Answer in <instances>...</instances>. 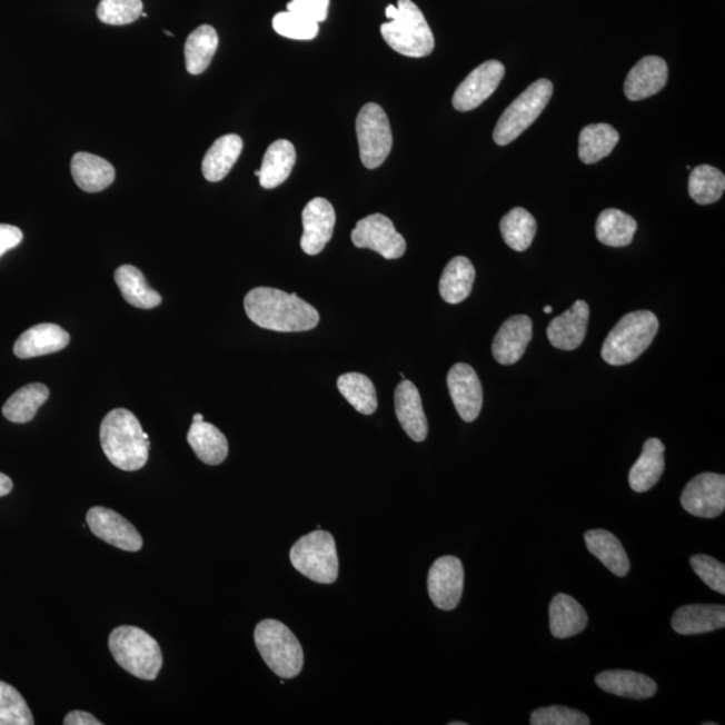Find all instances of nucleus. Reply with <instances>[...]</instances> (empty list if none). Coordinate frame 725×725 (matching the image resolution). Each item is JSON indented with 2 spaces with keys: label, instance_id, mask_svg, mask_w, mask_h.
<instances>
[{
  "label": "nucleus",
  "instance_id": "f257e3e1",
  "mask_svg": "<svg viewBox=\"0 0 725 725\" xmlns=\"http://www.w3.org/2000/svg\"><path fill=\"white\" fill-rule=\"evenodd\" d=\"M246 315L256 326L276 332H306L317 327V309L296 294L260 287L250 290L244 300Z\"/></svg>",
  "mask_w": 725,
  "mask_h": 725
},
{
  "label": "nucleus",
  "instance_id": "f03ea898",
  "mask_svg": "<svg viewBox=\"0 0 725 725\" xmlns=\"http://www.w3.org/2000/svg\"><path fill=\"white\" fill-rule=\"evenodd\" d=\"M100 443L109 463L125 471L145 468L148 463L150 438L139 419L127 409L107 414L100 427Z\"/></svg>",
  "mask_w": 725,
  "mask_h": 725
},
{
  "label": "nucleus",
  "instance_id": "7ed1b4c3",
  "mask_svg": "<svg viewBox=\"0 0 725 725\" xmlns=\"http://www.w3.org/2000/svg\"><path fill=\"white\" fill-rule=\"evenodd\" d=\"M115 662L129 675L153 682L163 666V653L157 639L136 626H119L108 640Z\"/></svg>",
  "mask_w": 725,
  "mask_h": 725
},
{
  "label": "nucleus",
  "instance_id": "20e7f679",
  "mask_svg": "<svg viewBox=\"0 0 725 725\" xmlns=\"http://www.w3.org/2000/svg\"><path fill=\"white\" fill-rule=\"evenodd\" d=\"M658 328L657 316L650 310L627 314L607 335L602 359L610 366L629 365L650 347Z\"/></svg>",
  "mask_w": 725,
  "mask_h": 725
},
{
  "label": "nucleus",
  "instance_id": "39448f33",
  "mask_svg": "<svg viewBox=\"0 0 725 725\" xmlns=\"http://www.w3.org/2000/svg\"><path fill=\"white\" fill-rule=\"evenodd\" d=\"M398 16L380 26L381 37L397 53L423 58L433 53V31L423 11L411 0H398Z\"/></svg>",
  "mask_w": 725,
  "mask_h": 725
},
{
  "label": "nucleus",
  "instance_id": "423d86ee",
  "mask_svg": "<svg viewBox=\"0 0 725 725\" xmlns=\"http://www.w3.org/2000/svg\"><path fill=\"white\" fill-rule=\"evenodd\" d=\"M255 643L265 662L278 677L295 678L304 666V652L292 630L280 620L265 619L256 626Z\"/></svg>",
  "mask_w": 725,
  "mask_h": 725
},
{
  "label": "nucleus",
  "instance_id": "0eeeda50",
  "mask_svg": "<svg viewBox=\"0 0 725 725\" xmlns=\"http://www.w3.org/2000/svg\"><path fill=\"white\" fill-rule=\"evenodd\" d=\"M290 562L297 572L317 584L332 585L338 579L339 558L334 536L320 528L295 543Z\"/></svg>",
  "mask_w": 725,
  "mask_h": 725
},
{
  "label": "nucleus",
  "instance_id": "6e6552de",
  "mask_svg": "<svg viewBox=\"0 0 725 725\" xmlns=\"http://www.w3.org/2000/svg\"><path fill=\"white\" fill-rule=\"evenodd\" d=\"M553 93V82L546 79L537 80L524 90L498 119L494 131L496 145L508 146L527 131L546 109Z\"/></svg>",
  "mask_w": 725,
  "mask_h": 725
},
{
  "label": "nucleus",
  "instance_id": "1a4fd4ad",
  "mask_svg": "<svg viewBox=\"0 0 725 725\" xmlns=\"http://www.w3.org/2000/svg\"><path fill=\"white\" fill-rule=\"evenodd\" d=\"M360 160L368 170L385 163L393 150V132L385 109L368 102L356 119Z\"/></svg>",
  "mask_w": 725,
  "mask_h": 725
},
{
  "label": "nucleus",
  "instance_id": "9d476101",
  "mask_svg": "<svg viewBox=\"0 0 725 725\" xmlns=\"http://www.w3.org/2000/svg\"><path fill=\"white\" fill-rule=\"evenodd\" d=\"M351 238L356 248L377 251L386 260H398L407 249L405 238L384 213H373L360 219L351 232Z\"/></svg>",
  "mask_w": 725,
  "mask_h": 725
},
{
  "label": "nucleus",
  "instance_id": "9b49d317",
  "mask_svg": "<svg viewBox=\"0 0 725 725\" xmlns=\"http://www.w3.org/2000/svg\"><path fill=\"white\" fill-rule=\"evenodd\" d=\"M464 579V566L456 556H443L434 562L427 576L433 604L445 612L455 610L463 598Z\"/></svg>",
  "mask_w": 725,
  "mask_h": 725
},
{
  "label": "nucleus",
  "instance_id": "f8f14e48",
  "mask_svg": "<svg viewBox=\"0 0 725 725\" xmlns=\"http://www.w3.org/2000/svg\"><path fill=\"white\" fill-rule=\"evenodd\" d=\"M682 505L686 513L715 519L725 509V476L702 474L686 484L682 495Z\"/></svg>",
  "mask_w": 725,
  "mask_h": 725
},
{
  "label": "nucleus",
  "instance_id": "ddd939ff",
  "mask_svg": "<svg viewBox=\"0 0 725 725\" xmlns=\"http://www.w3.org/2000/svg\"><path fill=\"white\" fill-rule=\"evenodd\" d=\"M87 524L95 536L122 552L138 553L145 544L133 524L115 513L113 509L90 508L87 514Z\"/></svg>",
  "mask_w": 725,
  "mask_h": 725
},
{
  "label": "nucleus",
  "instance_id": "4468645a",
  "mask_svg": "<svg viewBox=\"0 0 725 725\" xmlns=\"http://www.w3.org/2000/svg\"><path fill=\"white\" fill-rule=\"evenodd\" d=\"M504 75L505 68L501 62L496 60L484 62L459 83L453 96V107L458 112L474 111L495 93Z\"/></svg>",
  "mask_w": 725,
  "mask_h": 725
},
{
  "label": "nucleus",
  "instance_id": "2eb2a0df",
  "mask_svg": "<svg viewBox=\"0 0 725 725\" xmlns=\"http://www.w3.org/2000/svg\"><path fill=\"white\" fill-rule=\"evenodd\" d=\"M448 387L458 416L465 423H475L483 407V386L474 367L457 362L448 374Z\"/></svg>",
  "mask_w": 725,
  "mask_h": 725
},
{
  "label": "nucleus",
  "instance_id": "dca6fc26",
  "mask_svg": "<svg viewBox=\"0 0 725 725\" xmlns=\"http://www.w3.org/2000/svg\"><path fill=\"white\" fill-rule=\"evenodd\" d=\"M336 224V212L331 202L315 198L302 210L301 249L308 256L319 255L331 241Z\"/></svg>",
  "mask_w": 725,
  "mask_h": 725
},
{
  "label": "nucleus",
  "instance_id": "f3484780",
  "mask_svg": "<svg viewBox=\"0 0 725 725\" xmlns=\"http://www.w3.org/2000/svg\"><path fill=\"white\" fill-rule=\"evenodd\" d=\"M533 340V320L528 316L516 315L505 320L491 345V354L503 366H513L523 358Z\"/></svg>",
  "mask_w": 725,
  "mask_h": 725
},
{
  "label": "nucleus",
  "instance_id": "a211bd4d",
  "mask_svg": "<svg viewBox=\"0 0 725 725\" xmlns=\"http://www.w3.org/2000/svg\"><path fill=\"white\" fill-rule=\"evenodd\" d=\"M588 320H590L588 304L584 300L575 301L565 314L549 322L547 338L555 348L574 351L585 341Z\"/></svg>",
  "mask_w": 725,
  "mask_h": 725
},
{
  "label": "nucleus",
  "instance_id": "6ab92c4d",
  "mask_svg": "<svg viewBox=\"0 0 725 725\" xmlns=\"http://www.w3.org/2000/svg\"><path fill=\"white\" fill-rule=\"evenodd\" d=\"M668 64L662 57H644L626 77L627 100L640 101L662 92L668 82Z\"/></svg>",
  "mask_w": 725,
  "mask_h": 725
},
{
  "label": "nucleus",
  "instance_id": "aec40b11",
  "mask_svg": "<svg viewBox=\"0 0 725 725\" xmlns=\"http://www.w3.org/2000/svg\"><path fill=\"white\" fill-rule=\"evenodd\" d=\"M395 413L400 426L413 441L424 443L429 425H427L426 414L424 411L423 398H420L418 388L410 380H403L395 388L394 394Z\"/></svg>",
  "mask_w": 725,
  "mask_h": 725
},
{
  "label": "nucleus",
  "instance_id": "412c9836",
  "mask_svg": "<svg viewBox=\"0 0 725 725\" xmlns=\"http://www.w3.org/2000/svg\"><path fill=\"white\" fill-rule=\"evenodd\" d=\"M70 335L57 324H38L24 331L16 341L14 354L19 359L38 358L67 348Z\"/></svg>",
  "mask_w": 725,
  "mask_h": 725
},
{
  "label": "nucleus",
  "instance_id": "4be33fe9",
  "mask_svg": "<svg viewBox=\"0 0 725 725\" xmlns=\"http://www.w3.org/2000/svg\"><path fill=\"white\" fill-rule=\"evenodd\" d=\"M725 626V607L722 605H688L673 614L672 627L682 636H695L721 630Z\"/></svg>",
  "mask_w": 725,
  "mask_h": 725
},
{
  "label": "nucleus",
  "instance_id": "5701e85b",
  "mask_svg": "<svg viewBox=\"0 0 725 725\" xmlns=\"http://www.w3.org/2000/svg\"><path fill=\"white\" fill-rule=\"evenodd\" d=\"M602 691L619 697L645 701L657 694V684L649 676L632 671H606L595 677Z\"/></svg>",
  "mask_w": 725,
  "mask_h": 725
},
{
  "label": "nucleus",
  "instance_id": "b1692460",
  "mask_svg": "<svg viewBox=\"0 0 725 725\" xmlns=\"http://www.w3.org/2000/svg\"><path fill=\"white\" fill-rule=\"evenodd\" d=\"M71 175L76 185L86 192L108 189L116 178V171L108 160L88 152L76 153L71 159Z\"/></svg>",
  "mask_w": 725,
  "mask_h": 725
},
{
  "label": "nucleus",
  "instance_id": "393cba45",
  "mask_svg": "<svg viewBox=\"0 0 725 725\" xmlns=\"http://www.w3.org/2000/svg\"><path fill=\"white\" fill-rule=\"evenodd\" d=\"M665 469V445L658 438H649L644 444L637 463L629 474L630 488L637 494L650 490L662 478Z\"/></svg>",
  "mask_w": 725,
  "mask_h": 725
},
{
  "label": "nucleus",
  "instance_id": "a878e982",
  "mask_svg": "<svg viewBox=\"0 0 725 725\" xmlns=\"http://www.w3.org/2000/svg\"><path fill=\"white\" fill-rule=\"evenodd\" d=\"M587 613L573 597L558 594L549 605V629L556 638H569L586 629Z\"/></svg>",
  "mask_w": 725,
  "mask_h": 725
},
{
  "label": "nucleus",
  "instance_id": "bb28decb",
  "mask_svg": "<svg viewBox=\"0 0 725 725\" xmlns=\"http://www.w3.org/2000/svg\"><path fill=\"white\" fill-rule=\"evenodd\" d=\"M187 441L200 461L207 465H221L229 455V443L218 427L205 423H192Z\"/></svg>",
  "mask_w": 725,
  "mask_h": 725
},
{
  "label": "nucleus",
  "instance_id": "cd10ccee",
  "mask_svg": "<svg viewBox=\"0 0 725 725\" xmlns=\"http://www.w3.org/2000/svg\"><path fill=\"white\" fill-rule=\"evenodd\" d=\"M588 552L598 558L614 575L624 578L629 574L630 560L623 544L606 529H592L585 534Z\"/></svg>",
  "mask_w": 725,
  "mask_h": 725
},
{
  "label": "nucleus",
  "instance_id": "c85d7f7f",
  "mask_svg": "<svg viewBox=\"0 0 725 725\" xmlns=\"http://www.w3.org/2000/svg\"><path fill=\"white\" fill-rule=\"evenodd\" d=\"M476 270L468 258L459 256L446 265L441 280H439V295L444 301L459 304L468 299L474 289Z\"/></svg>",
  "mask_w": 725,
  "mask_h": 725
},
{
  "label": "nucleus",
  "instance_id": "c756f323",
  "mask_svg": "<svg viewBox=\"0 0 725 725\" xmlns=\"http://www.w3.org/2000/svg\"><path fill=\"white\" fill-rule=\"evenodd\" d=\"M244 150V141L238 135H225L206 152L202 171L209 181H221L235 167Z\"/></svg>",
  "mask_w": 725,
  "mask_h": 725
},
{
  "label": "nucleus",
  "instance_id": "7c9ffc66",
  "mask_svg": "<svg viewBox=\"0 0 725 725\" xmlns=\"http://www.w3.org/2000/svg\"><path fill=\"white\" fill-rule=\"evenodd\" d=\"M296 165V150L292 142L277 140L270 145L260 168V185L264 189L271 190L281 186L289 178Z\"/></svg>",
  "mask_w": 725,
  "mask_h": 725
},
{
  "label": "nucleus",
  "instance_id": "2f4dec72",
  "mask_svg": "<svg viewBox=\"0 0 725 725\" xmlns=\"http://www.w3.org/2000/svg\"><path fill=\"white\" fill-rule=\"evenodd\" d=\"M115 281L118 284L122 297L131 306L141 309L157 308L161 304V296L147 284L141 270L132 265H122L115 271Z\"/></svg>",
  "mask_w": 725,
  "mask_h": 725
},
{
  "label": "nucleus",
  "instance_id": "473e14b6",
  "mask_svg": "<svg viewBox=\"0 0 725 725\" xmlns=\"http://www.w3.org/2000/svg\"><path fill=\"white\" fill-rule=\"evenodd\" d=\"M636 231V219L617 209L602 211L595 225L598 241L612 248L629 246Z\"/></svg>",
  "mask_w": 725,
  "mask_h": 725
},
{
  "label": "nucleus",
  "instance_id": "72a5a7b5",
  "mask_svg": "<svg viewBox=\"0 0 725 725\" xmlns=\"http://www.w3.org/2000/svg\"><path fill=\"white\" fill-rule=\"evenodd\" d=\"M218 43L217 30L210 24L199 26L191 32L185 44L186 68L190 75H202L210 67Z\"/></svg>",
  "mask_w": 725,
  "mask_h": 725
},
{
  "label": "nucleus",
  "instance_id": "f704fd0d",
  "mask_svg": "<svg viewBox=\"0 0 725 725\" xmlns=\"http://www.w3.org/2000/svg\"><path fill=\"white\" fill-rule=\"evenodd\" d=\"M49 388L42 384H30L11 395L2 413L6 419L14 424H28L34 419L38 410L49 399Z\"/></svg>",
  "mask_w": 725,
  "mask_h": 725
},
{
  "label": "nucleus",
  "instance_id": "c9c22d12",
  "mask_svg": "<svg viewBox=\"0 0 725 725\" xmlns=\"http://www.w3.org/2000/svg\"><path fill=\"white\" fill-rule=\"evenodd\" d=\"M617 129L605 125H590L582 129L579 135V159L585 165H595L610 155L618 145Z\"/></svg>",
  "mask_w": 725,
  "mask_h": 725
},
{
  "label": "nucleus",
  "instance_id": "e433bc0d",
  "mask_svg": "<svg viewBox=\"0 0 725 725\" xmlns=\"http://www.w3.org/2000/svg\"><path fill=\"white\" fill-rule=\"evenodd\" d=\"M500 230L504 242L515 251H526L533 245L537 231V224L533 213L515 207L500 222Z\"/></svg>",
  "mask_w": 725,
  "mask_h": 725
},
{
  "label": "nucleus",
  "instance_id": "4c0bfd02",
  "mask_svg": "<svg viewBox=\"0 0 725 725\" xmlns=\"http://www.w3.org/2000/svg\"><path fill=\"white\" fill-rule=\"evenodd\" d=\"M338 388L356 411L371 416L378 409L377 390L370 378L359 373H348L338 379Z\"/></svg>",
  "mask_w": 725,
  "mask_h": 725
},
{
  "label": "nucleus",
  "instance_id": "58836bf2",
  "mask_svg": "<svg viewBox=\"0 0 725 725\" xmlns=\"http://www.w3.org/2000/svg\"><path fill=\"white\" fill-rule=\"evenodd\" d=\"M689 196L697 205H712L723 197L725 177L717 168L702 165L695 167L689 177Z\"/></svg>",
  "mask_w": 725,
  "mask_h": 725
},
{
  "label": "nucleus",
  "instance_id": "ea45409f",
  "mask_svg": "<svg viewBox=\"0 0 725 725\" xmlns=\"http://www.w3.org/2000/svg\"><path fill=\"white\" fill-rule=\"evenodd\" d=\"M28 703L23 696L8 683L0 682V725L34 724Z\"/></svg>",
  "mask_w": 725,
  "mask_h": 725
},
{
  "label": "nucleus",
  "instance_id": "a19ab883",
  "mask_svg": "<svg viewBox=\"0 0 725 725\" xmlns=\"http://www.w3.org/2000/svg\"><path fill=\"white\" fill-rule=\"evenodd\" d=\"M274 29L289 40L310 41L319 34V23L288 10L275 16Z\"/></svg>",
  "mask_w": 725,
  "mask_h": 725
},
{
  "label": "nucleus",
  "instance_id": "79ce46f5",
  "mask_svg": "<svg viewBox=\"0 0 725 725\" xmlns=\"http://www.w3.org/2000/svg\"><path fill=\"white\" fill-rule=\"evenodd\" d=\"M141 14V0H101L97 8V17L100 21L112 26L133 23Z\"/></svg>",
  "mask_w": 725,
  "mask_h": 725
},
{
  "label": "nucleus",
  "instance_id": "37998d69",
  "mask_svg": "<svg viewBox=\"0 0 725 725\" xmlns=\"http://www.w3.org/2000/svg\"><path fill=\"white\" fill-rule=\"evenodd\" d=\"M590 718L584 712L553 705V707L540 708L530 715L533 725H588Z\"/></svg>",
  "mask_w": 725,
  "mask_h": 725
},
{
  "label": "nucleus",
  "instance_id": "c03bdc74",
  "mask_svg": "<svg viewBox=\"0 0 725 725\" xmlns=\"http://www.w3.org/2000/svg\"><path fill=\"white\" fill-rule=\"evenodd\" d=\"M691 567L712 590L725 594V566L723 563L708 555H695L691 558Z\"/></svg>",
  "mask_w": 725,
  "mask_h": 725
},
{
  "label": "nucleus",
  "instance_id": "a18cd8bd",
  "mask_svg": "<svg viewBox=\"0 0 725 725\" xmlns=\"http://www.w3.org/2000/svg\"><path fill=\"white\" fill-rule=\"evenodd\" d=\"M328 8L329 0H292V2L288 3V11L316 23L326 21Z\"/></svg>",
  "mask_w": 725,
  "mask_h": 725
},
{
  "label": "nucleus",
  "instance_id": "49530a36",
  "mask_svg": "<svg viewBox=\"0 0 725 725\" xmlns=\"http://www.w3.org/2000/svg\"><path fill=\"white\" fill-rule=\"evenodd\" d=\"M23 235L21 229L16 226L0 224V257L6 251L17 248L22 242Z\"/></svg>",
  "mask_w": 725,
  "mask_h": 725
},
{
  "label": "nucleus",
  "instance_id": "de8ad7c7",
  "mask_svg": "<svg viewBox=\"0 0 725 725\" xmlns=\"http://www.w3.org/2000/svg\"><path fill=\"white\" fill-rule=\"evenodd\" d=\"M64 725H101L100 721L86 711H71L63 718Z\"/></svg>",
  "mask_w": 725,
  "mask_h": 725
},
{
  "label": "nucleus",
  "instance_id": "09e8293b",
  "mask_svg": "<svg viewBox=\"0 0 725 725\" xmlns=\"http://www.w3.org/2000/svg\"><path fill=\"white\" fill-rule=\"evenodd\" d=\"M12 487H14V484H12L11 478L0 474V497L8 496L12 490Z\"/></svg>",
  "mask_w": 725,
  "mask_h": 725
},
{
  "label": "nucleus",
  "instance_id": "8fccbe9b",
  "mask_svg": "<svg viewBox=\"0 0 725 725\" xmlns=\"http://www.w3.org/2000/svg\"><path fill=\"white\" fill-rule=\"evenodd\" d=\"M397 16H398L397 6H394V4L388 6V8L386 9V17L388 19H391V21H393V19H395V17H397Z\"/></svg>",
  "mask_w": 725,
  "mask_h": 725
},
{
  "label": "nucleus",
  "instance_id": "3c124183",
  "mask_svg": "<svg viewBox=\"0 0 725 725\" xmlns=\"http://www.w3.org/2000/svg\"><path fill=\"white\" fill-rule=\"evenodd\" d=\"M202 420H205L202 414H196V416H193L192 423H202Z\"/></svg>",
  "mask_w": 725,
  "mask_h": 725
},
{
  "label": "nucleus",
  "instance_id": "603ef678",
  "mask_svg": "<svg viewBox=\"0 0 725 725\" xmlns=\"http://www.w3.org/2000/svg\"><path fill=\"white\" fill-rule=\"evenodd\" d=\"M544 314H553V307H544Z\"/></svg>",
  "mask_w": 725,
  "mask_h": 725
},
{
  "label": "nucleus",
  "instance_id": "864d4df0",
  "mask_svg": "<svg viewBox=\"0 0 725 725\" xmlns=\"http://www.w3.org/2000/svg\"><path fill=\"white\" fill-rule=\"evenodd\" d=\"M466 723L463 722H456V723H450V725H465Z\"/></svg>",
  "mask_w": 725,
  "mask_h": 725
},
{
  "label": "nucleus",
  "instance_id": "5fc2aeb1",
  "mask_svg": "<svg viewBox=\"0 0 725 725\" xmlns=\"http://www.w3.org/2000/svg\"><path fill=\"white\" fill-rule=\"evenodd\" d=\"M255 173H256V177L260 178V175H261L260 170H257Z\"/></svg>",
  "mask_w": 725,
  "mask_h": 725
},
{
  "label": "nucleus",
  "instance_id": "6e6d98bb",
  "mask_svg": "<svg viewBox=\"0 0 725 725\" xmlns=\"http://www.w3.org/2000/svg\"><path fill=\"white\" fill-rule=\"evenodd\" d=\"M703 724H704V725H714V724H716V723L707 722V723H703Z\"/></svg>",
  "mask_w": 725,
  "mask_h": 725
}]
</instances>
